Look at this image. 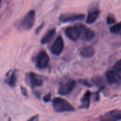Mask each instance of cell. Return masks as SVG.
I'll return each instance as SVG.
<instances>
[{
    "label": "cell",
    "mask_w": 121,
    "mask_h": 121,
    "mask_svg": "<svg viewBox=\"0 0 121 121\" xmlns=\"http://www.w3.org/2000/svg\"><path fill=\"white\" fill-rule=\"evenodd\" d=\"M53 106L54 111L58 113L74 111L73 106L69 102L61 98H56L53 99Z\"/></svg>",
    "instance_id": "cell-1"
},
{
    "label": "cell",
    "mask_w": 121,
    "mask_h": 121,
    "mask_svg": "<svg viewBox=\"0 0 121 121\" xmlns=\"http://www.w3.org/2000/svg\"><path fill=\"white\" fill-rule=\"evenodd\" d=\"M85 26L82 24H77L75 26H70L65 30V34L67 38L73 41H76L82 35Z\"/></svg>",
    "instance_id": "cell-2"
},
{
    "label": "cell",
    "mask_w": 121,
    "mask_h": 121,
    "mask_svg": "<svg viewBox=\"0 0 121 121\" xmlns=\"http://www.w3.org/2000/svg\"><path fill=\"white\" fill-rule=\"evenodd\" d=\"M35 19V12L34 10H30L21 20L19 28L21 30H29L34 24Z\"/></svg>",
    "instance_id": "cell-3"
},
{
    "label": "cell",
    "mask_w": 121,
    "mask_h": 121,
    "mask_svg": "<svg viewBox=\"0 0 121 121\" xmlns=\"http://www.w3.org/2000/svg\"><path fill=\"white\" fill-rule=\"evenodd\" d=\"M106 79L108 82L111 84L121 83V70H119L112 67L111 70H109L106 72Z\"/></svg>",
    "instance_id": "cell-4"
},
{
    "label": "cell",
    "mask_w": 121,
    "mask_h": 121,
    "mask_svg": "<svg viewBox=\"0 0 121 121\" xmlns=\"http://www.w3.org/2000/svg\"><path fill=\"white\" fill-rule=\"evenodd\" d=\"M76 81L74 80H70L61 83L59 86L58 93L60 95H67L72 92L76 86Z\"/></svg>",
    "instance_id": "cell-5"
},
{
    "label": "cell",
    "mask_w": 121,
    "mask_h": 121,
    "mask_svg": "<svg viewBox=\"0 0 121 121\" xmlns=\"http://www.w3.org/2000/svg\"><path fill=\"white\" fill-rule=\"evenodd\" d=\"M26 81L33 88L40 87L43 84V80L41 77L34 72H29L26 74Z\"/></svg>",
    "instance_id": "cell-6"
},
{
    "label": "cell",
    "mask_w": 121,
    "mask_h": 121,
    "mask_svg": "<svg viewBox=\"0 0 121 121\" xmlns=\"http://www.w3.org/2000/svg\"><path fill=\"white\" fill-rule=\"evenodd\" d=\"M50 61V57L46 52H40L36 57V66L40 69L47 67Z\"/></svg>",
    "instance_id": "cell-7"
},
{
    "label": "cell",
    "mask_w": 121,
    "mask_h": 121,
    "mask_svg": "<svg viewBox=\"0 0 121 121\" xmlns=\"http://www.w3.org/2000/svg\"><path fill=\"white\" fill-rule=\"evenodd\" d=\"M64 47H65V44H64L63 37L61 35H59L52 44L50 48V51L52 54L54 55L59 56L63 52Z\"/></svg>",
    "instance_id": "cell-8"
},
{
    "label": "cell",
    "mask_w": 121,
    "mask_h": 121,
    "mask_svg": "<svg viewBox=\"0 0 121 121\" xmlns=\"http://www.w3.org/2000/svg\"><path fill=\"white\" fill-rule=\"evenodd\" d=\"M85 17V15L83 14H64L60 15L59 20L61 22H74L83 20Z\"/></svg>",
    "instance_id": "cell-9"
},
{
    "label": "cell",
    "mask_w": 121,
    "mask_h": 121,
    "mask_svg": "<svg viewBox=\"0 0 121 121\" xmlns=\"http://www.w3.org/2000/svg\"><path fill=\"white\" fill-rule=\"evenodd\" d=\"M121 118V112L119 110H113L107 112L100 118V121H118Z\"/></svg>",
    "instance_id": "cell-10"
},
{
    "label": "cell",
    "mask_w": 121,
    "mask_h": 121,
    "mask_svg": "<svg viewBox=\"0 0 121 121\" xmlns=\"http://www.w3.org/2000/svg\"><path fill=\"white\" fill-rule=\"evenodd\" d=\"M100 14V11L97 8H93L89 11L86 18V22L89 24H91L95 22L99 17Z\"/></svg>",
    "instance_id": "cell-11"
},
{
    "label": "cell",
    "mask_w": 121,
    "mask_h": 121,
    "mask_svg": "<svg viewBox=\"0 0 121 121\" xmlns=\"http://www.w3.org/2000/svg\"><path fill=\"white\" fill-rule=\"evenodd\" d=\"M95 51L92 46H83L80 48V54L83 57L91 58L94 56Z\"/></svg>",
    "instance_id": "cell-12"
},
{
    "label": "cell",
    "mask_w": 121,
    "mask_h": 121,
    "mask_svg": "<svg viewBox=\"0 0 121 121\" xmlns=\"http://www.w3.org/2000/svg\"><path fill=\"white\" fill-rule=\"evenodd\" d=\"M82 35L83 40H85L86 41H92V40H93L95 36V32L91 29H90V28H87L86 26H85L83 30Z\"/></svg>",
    "instance_id": "cell-13"
},
{
    "label": "cell",
    "mask_w": 121,
    "mask_h": 121,
    "mask_svg": "<svg viewBox=\"0 0 121 121\" xmlns=\"http://www.w3.org/2000/svg\"><path fill=\"white\" fill-rule=\"evenodd\" d=\"M56 34V30L55 28H52V29L48 30L47 33L41 39V43L42 44H46L49 43L53 39Z\"/></svg>",
    "instance_id": "cell-14"
},
{
    "label": "cell",
    "mask_w": 121,
    "mask_h": 121,
    "mask_svg": "<svg viewBox=\"0 0 121 121\" xmlns=\"http://www.w3.org/2000/svg\"><path fill=\"white\" fill-rule=\"evenodd\" d=\"M91 91H87L85 92L82 98V108H89L91 104Z\"/></svg>",
    "instance_id": "cell-15"
},
{
    "label": "cell",
    "mask_w": 121,
    "mask_h": 121,
    "mask_svg": "<svg viewBox=\"0 0 121 121\" xmlns=\"http://www.w3.org/2000/svg\"><path fill=\"white\" fill-rule=\"evenodd\" d=\"M17 80V76L16 73V70H14L13 72V73H11V76H9V78L7 79V80L6 81V83H7V85H9L10 87H15V85H16Z\"/></svg>",
    "instance_id": "cell-16"
},
{
    "label": "cell",
    "mask_w": 121,
    "mask_h": 121,
    "mask_svg": "<svg viewBox=\"0 0 121 121\" xmlns=\"http://www.w3.org/2000/svg\"><path fill=\"white\" fill-rule=\"evenodd\" d=\"M121 22H118V23L115 24L112 27H110V32L112 34H119L121 31Z\"/></svg>",
    "instance_id": "cell-17"
},
{
    "label": "cell",
    "mask_w": 121,
    "mask_h": 121,
    "mask_svg": "<svg viewBox=\"0 0 121 121\" xmlns=\"http://www.w3.org/2000/svg\"><path fill=\"white\" fill-rule=\"evenodd\" d=\"M103 79H102V78L100 77H96L95 78L93 79V82L95 84H96V86H100V88H104V86L103 85Z\"/></svg>",
    "instance_id": "cell-18"
},
{
    "label": "cell",
    "mask_w": 121,
    "mask_h": 121,
    "mask_svg": "<svg viewBox=\"0 0 121 121\" xmlns=\"http://www.w3.org/2000/svg\"><path fill=\"white\" fill-rule=\"evenodd\" d=\"M106 21H107V24L108 25L112 24H114L115 22H117V20H116L115 18L114 17V16L111 14L109 15L107 17V19H106Z\"/></svg>",
    "instance_id": "cell-19"
},
{
    "label": "cell",
    "mask_w": 121,
    "mask_h": 121,
    "mask_svg": "<svg viewBox=\"0 0 121 121\" xmlns=\"http://www.w3.org/2000/svg\"><path fill=\"white\" fill-rule=\"evenodd\" d=\"M79 82L82 85H84L85 86H87V87H91L92 86V85L88 81H87L86 80H85V79H82V80H79Z\"/></svg>",
    "instance_id": "cell-20"
},
{
    "label": "cell",
    "mask_w": 121,
    "mask_h": 121,
    "mask_svg": "<svg viewBox=\"0 0 121 121\" xmlns=\"http://www.w3.org/2000/svg\"><path fill=\"white\" fill-rule=\"evenodd\" d=\"M20 89H21V93H22V95L24 96L28 97V92H27V89H26L24 86H20Z\"/></svg>",
    "instance_id": "cell-21"
},
{
    "label": "cell",
    "mask_w": 121,
    "mask_h": 121,
    "mask_svg": "<svg viewBox=\"0 0 121 121\" xmlns=\"http://www.w3.org/2000/svg\"><path fill=\"white\" fill-rule=\"evenodd\" d=\"M51 100V93H48V94L46 95L43 97V100L44 102H48Z\"/></svg>",
    "instance_id": "cell-22"
},
{
    "label": "cell",
    "mask_w": 121,
    "mask_h": 121,
    "mask_svg": "<svg viewBox=\"0 0 121 121\" xmlns=\"http://www.w3.org/2000/svg\"><path fill=\"white\" fill-rule=\"evenodd\" d=\"M43 27H44V22H42V24H41V25H40V26L37 28V29L35 30V34H39V33H40V31L43 29Z\"/></svg>",
    "instance_id": "cell-23"
},
{
    "label": "cell",
    "mask_w": 121,
    "mask_h": 121,
    "mask_svg": "<svg viewBox=\"0 0 121 121\" xmlns=\"http://www.w3.org/2000/svg\"><path fill=\"white\" fill-rule=\"evenodd\" d=\"M28 121H39V115H35L31 117Z\"/></svg>",
    "instance_id": "cell-24"
},
{
    "label": "cell",
    "mask_w": 121,
    "mask_h": 121,
    "mask_svg": "<svg viewBox=\"0 0 121 121\" xmlns=\"http://www.w3.org/2000/svg\"><path fill=\"white\" fill-rule=\"evenodd\" d=\"M33 93H34V95L37 97V98H40V93H39V92H34Z\"/></svg>",
    "instance_id": "cell-25"
},
{
    "label": "cell",
    "mask_w": 121,
    "mask_h": 121,
    "mask_svg": "<svg viewBox=\"0 0 121 121\" xmlns=\"http://www.w3.org/2000/svg\"><path fill=\"white\" fill-rule=\"evenodd\" d=\"M1 0H0V4H1Z\"/></svg>",
    "instance_id": "cell-26"
}]
</instances>
